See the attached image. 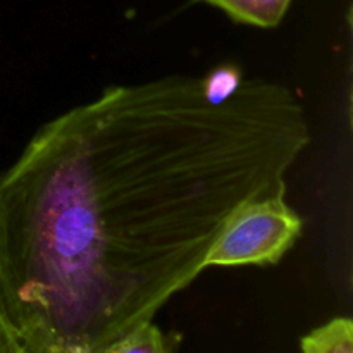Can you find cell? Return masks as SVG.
I'll return each instance as SVG.
<instances>
[{
    "label": "cell",
    "instance_id": "1",
    "mask_svg": "<svg viewBox=\"0 0 353 353\" xmlns=\"http://www.w3.org/2000/svg\"><path fill=\"white\" fill-rule=\"evenodd\" d=\"M310 143L299 97L245 79L107 88L48 121L0 171V296L34 353H103L205 271L255 200L285 196Z\"/></svg>",
    "mask_w": 353,
    "mask_h": 353
},
{
    "label": "cell",
    "instance_id": "2",
    "mask_svg": "<svg viewBox=\"0 0 353 353\" xmlns=\"http://www.w3.org/2000/svg\"><path fill=\"white\" fill-rule=\"evenodd\" d=\"M302 233V217L285 196L255 200L231 219L205 261L210 265L276 264Z\"/></svg>",
    "mask_w": 353,
    "mask_h": 353
},
{
    "label": "cell",
    "instance_id": "3",
    "mask_svg": "<svg viewBox=\"0 0 353 353\" xmlns=\"http://www.w3.org/2000/svg\"><path fill=\"white\" fill-rule=\"evenodd\" d=\"M224 10L233 21L259 28H276L292 0H200Z\"/></svg>",
    "mask_w": 353,
    "mask_h": 353
},
{
    "label": "cell",
    "instance_id": "4",
    "mask_svg": "<svg viewBox=\"0 0 353 353\" xmlns=\"http://www.w3.org/2000/svg\"><path fill=\"white\" fill-rule=\"evenodd\" d=\"M302 353H353V323L348 317H336L310 331L300 341Z\"/></svg>",
    "mask_w": 353,
    "mask_h": 353
},
{
    "label": "cell",
    "instance_id": "5",
    "mask_svg": "<svg viewBox=\"0 0 353 353\" xmlns=\"http://www.w3.org/2000/svg\"><path fill=\"white\" fill-rule=\"evenodd\" d=\"M103 353H172L168 338L154 323L141 324Z\"/></svg>",
    "mask_w": 353,
    "mask_h": 353
},
{
    "label": "cell",
    "instance_id": "6",
    "mask_svg": "<svg viewBox=\"0 0 353 353\" xmlns=\"http://www.w3.org/2000/svg\"><path fill=\"white\" fill-rule=\"evenodd\" d=\"M241 69L233 64H223L202 78V92L210 103H224L233 99L243 85Z\"/></svg>",
    "mask_w": 353,
    "mask_h": 353
},
{
    "label": "cell",
    "instance_id": "7",
    "mask_svg": "<svg viewBox=\"0 0 353 353\" xmlns=\"http://www.w3.org/2000/svg\"><path fill=\"white\" fill-rule=\"evenodd\" d=\"M0 353H34L10 319L0 296Z\"/></svg>",
    "mask_w": 353,
    "mask_h": 353
}]
</instances>
